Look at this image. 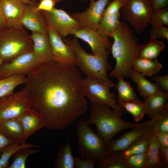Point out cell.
<instances>
[{
  "instance_id": "obj_1",
  "label": "cell",
  "mask_w": 168,
  "mask_h": 168,
  "mask_svg": "<svg viewBox=\"0 0 168 168\" xmlns=\"http://www.w3.org/2000/svg\"><path fill=\"white\" fill-rule=\"evenodd\" d=\"M82 79L76 65L54 59L42 63L26 76L24 84L30 96L31 109L41 116L45 127L65 128L86 111Z\"/></svg>"
},
{
  "instance_id": "obj_2",
  "label": "cell",
  "mask_w": 168,
  "mask_h": 168,
  "mask_svg": "<svg viewBox=\"0 0 168 168\" xmlns=\"http://www.w3.org/2000/svg\"><path fill=\"white\" fill-rule=\"evenodd\" d=\"M114 41L111 51L116 63L109 73L110 77L118 78L129 77L133 69L134 61L138 58L140 44L138 38L125 21L120 22L113 33Z\"/></svg>"
},
{
  "instance_id": "obj_3",
  "label": "cell",
  "mask_w": 168,
  "mask_h": 168,
  "mask_svg": "<svg viewBox=\"0 0 168 168\" xmlns=\"http://www.w3.org/2000/svg\"><path fill=\"white\" fill-rule=\"evenodd\" d=\"M64 42L73 51L76 65L87 77L95 78L110 88L115 87L116 84L109 78L107 72L111 69L108 61L109 54L96 56L87 53L80 45L77 38H64Z\"/></svg>"
},
{
  "instance_id": "obj_4",
  "label": "cell",
  "mask_w": 168,
  "mask_h": 168,
  "mask_svg": "<svg viewBox=\"0 0 168 168\" xmlns=\"http://www.w3.org/2000/svg\"><path fill=\"white\" fill-rule=\"evenodd\" d=\"M91 103L90 117L87 121L90 124L96 125L98 134L106 143L121 131L133 127V124L122 119L124 111L111 110L105 105Z\"/></svg>"
},
{
  "instance_id": "obj_5",
  "label": "cell",
  "mask_w": 168,
  "mask_h": 168,
  "mask_svg": "<svg viewBox=\"0 0 168 168\" xmlns=\"http://www.w3.org/2000/svg\"><path fill=\"white\" fill-rule=\"evenodd\" d=\"M33 47L30 35L24 28L6 26L0 29V57L3 58V62L23 53L33 51Z\"/></svg>"
},
{
  "instance_id": "obj_6",
  "label": "cell",
  "mask_w": 168,
  "mask_h": 168,
  "mask_svg": "<svg viewBox=\"0 0 168 168\" xmlns=\"http://www.w3.org/2000/svg\"><path fill=\"white\" fill-rule=\"evenodd\" d=\"M86 120H79L77 124L78 152L82 159L92 158L97 161L109 153L107 143L91 128Z\"/></svg>"
},
{
  "instance_id": "obj_7",
  "label": "cell",
  "mask_w": 168,
  "mask_h": 168,
  "mask_svg": "<svg viewBox=\"0 0 168 168\" xmlns=\"http://www.w3.org/2000/svg\"><path fill=\"white\" fill-rule=\"evenodd\" d=\"M120 10L123 18L138 34L142 32L150 23L154 10L148 0H127Z\"/></svg>"
},
{
  "instance_id": "obj_8",
  "label": "cell",
  "mask_w": 168,
  "mask_h": 168,
  "mask_svg": "<svg viewBox=\"0 0 168 168\" xmlns=\"http://www.w3.org/2000/svg\"><path fill=\"white\" fill-rule=\"evenodd\" d=\"M81 87L83 95L90 99L91 102L124 111L118 105L115 94L110 92V88L97 79L87 77L82 79Z\"/></svg>"
},
{
  "instance_id": "obj_9",
  "label": "cell",
  "mask_w": 168,
  "mask_h": 168,
  "mask_svg": "<svg viewBox=\"0 0 168 168\" xmlns=\"http://www.w3.org/2000/svg\"><path fill=\"white\" fill-rule=\"evenodd\" d=\"M31 108L29 92L25 86L20 91L0 98V123L16 118L26 110Z\"/></svg>"
},
{
  "instance_id": "obj_10",
  "label": "cell",
  "mask_w": 168,
  "mask_h": 168,
  "mask_svg": "<svg viewBox=\"0 0 168 168\" xmlns=\"http://www.w3.org/2000/svg\"><path fill=\"white\" fill-rule=\"evenodd\" d=\"M43 63L33 51L22 53L0 66V79L19 75L26 76Z\"/></svg>"
},
{
  "instance_id": "obj_11",
  "label": "cell",
  "mask_w": 168,
  "mask_h": 168,
  "mask_svg": "<svg viewBox=\"0 0 168 168\" xmlns=\"http://www.w3.org/2000/svg\"><path fill=\"white\" fill-rule=\"evenodd\" d=\"M48 28L53 30L61 37L72 35L82 27L70 15L55 8L50 12L41 11Z\"/></svg>"
},
{
  "instance_id": "obj_12",
  "label": "cell",
  "mask_w": 168,
  "mask_h": 168,
  "mask_svg": "<svg viewBox=\"0 0 168 168\" xmlns=\"http://www.w3.org/2000/svg\"><path fill=\"white\" fill-rule=\"evenodd\" d=\"M130 131L125 133L119 138L111 140L107 143L109 152L122 151L138 139L149 135L155 130L152 119L142 123L133 124Z\"/></svg>"
},
{
  "instance_id": "obj_13",
  "label": "cell",
  "mask_w": 168,
  "mask_h": 168,
  "mask_svg": "<svg viewBox=\"0 0 168 168\" xmlns=\"http://www.w3.org/2000/svg\"><path fill=\"white\" fill-rule=\"evenodd\" d=\"M110 0H92L89 7L82 12H76L70 15L82 27L96 31L104 11Z\"/></svg>"
},
{
  "instance_id": "obj_14",
  "label": "cell",
  "mask_w": 168,
  "mask_h": 168,
  "mask_svg": "<svg viewBox=\"0 0 168 168\" xmlns=\"http://www.w3.org/2000/svg\"><path fill=\"white\" fill-rule=\"evenodd\" d=\"M73 35L87 43L90 46L93 55L100 56L109 54L111 51L112 43L108 38L100 35L96 30L82 27Z\"/></svg>"
},
{
  "instance_id": "obj_15",
  "label": "cell",
  "mask_w": 168,
  "mask_h": 168,
  "mask_svg": "<svg viewBox=\"0 0 168 168\" xmlns=\"http://www.w3.org/2000/svg\"><path fill=\"white\" fill-rule=\"evenodd\" d=\"M48 34L53 59L65 64L76 65L75 54L62 37L52 29L48 28Z\"/></svg>"
},
{
  "instance_id": "obj_16",
  "label": "cell",
  "mask_w": 168,
  "mask_h": 168,
  "mask_svg": "<svg viewBox=\"0 0 168 168\" xmlns=\"http://www.w3.org/2000/svg\"><path fill=\"white\" fill-rule=\"evenodd\" d=\"M37 3L26 4L24 8L21 22L23 27L32 32H48V27L41 11H37Z\"/></svg>"
},
{
  "instance_id": "obj_17",
  "label": "cell",
  "mask_w": 168,
  "mask_h": 168,
  "mask_svg": "<svg viewBox=\"0 0 168 168\" xmlns=\"http://www.w3.org/2000/svg\"><path fill=\"white\" fill-rule=\"evenodd\" d=\"M1 2L6 26L24 28L21 21L26 4L19 0H1Z\"/></svg>"
},
{
  "instance_id": "obj_18",
  "label": "cell",
  "mask_w": 168,
  "mask_h": 168,
  "mask_svg": "<svg viewBox=\"0 0 168 168\" xmlns=\"http://www.w3.org/2000/svg\"><path fill=\"white\" fill-rule=\"evenodd\" d=\"M16 118L22 126L26 140L36 131L45 127L42 118L31 108L26 110Z\"/></svg>"
},
{
  "instance_id": "obj_19",
  "label": "cell",
  "mask_w": 168,
  "mask_h": 168,
  "mask_svg": "<svg viewBox=\"0 0 168 168\" xmlns=\"http://www.w3.org/2000/svg\"><path fill=\"white\" fill-rule=\"evenodd\" d=\"M30 36L33 44V51L42 63L53 59L48 32H32Z\"/></svg>"
},
{
  "instance_id": "obj_20",
  "label": "cell",
  "mask_w": 168,
  "mask_h": 168,
  "mask_svg": "<svg viewBox=\"0 0 168 168\" xmlns=\"http://www.w3.org/2000/svg\"><path fill=\"white\" fill-rule=\"evenodd\" d=\"M0 130L14 143L22 144L26 142L22 127L16 118L0 122Z\"/></svg>"
},
{
  "instance_id": "obj_21",
  "label": "cell",
  "mask_w": 168,
  "mask_h": 168,
  "mask_svg": "<svg viewBox=\"0 0 168 168\" xmlns=\"http://www.w3.org/2000/svg\"><path fill=\"white\" fill-rule=\"evenodd\" d=\"M168 93L159 90L144 99L143 102L146 114L152 119L168 104Z\"/></svg>"
},
{
  "instance_id": "obj_22",
  "label": "cell",
  "mask_w": 168,
  "mask_h": 168,
  "mask_svg": "<svg viewBox=\"0 0 168 168\" xmlns=\"http://www.w3.org/2000/svg\"><path fill=\"white\" fill-rule=\"evenodd\" d=\"M129 77L137 84L139 95L144 99L160 90L155 83L152 82L145 76L134 69L131 72Z\"/></svg>"
},
{
  "instance_id": "obj_23",
  "label": "cell",
  "mask_w": 168,
  "mask_h": 168,
  "mask_svg": "<svg viewBox=\"0 0 168 168\" xmlns=\"http://www.w3.org/2000/svg\"><path fill=\"white\" fill-rule=\"evenodd\" d=\"M160 147L157 133L155 130L149 136V144L146 152L147 168L163 167L159 158Z\"/></svg>"
},
{
  "instance_id": "obj_24",
  "label": "cell",
  "mask_w": 168,
  "mask_h": 168,
  "mask_svg": "<svg viewBox=\"0 0 168 168\" xmlns=\"http://www.w3.org/2000/svg\"><path fill=\"white\" fill-rule=\"evenodd\" d=\"M162 64L157 58L151 59L137 58L134 62L133 69L145 76L151 77L158 74L162 68Z\"/></svg>"
},
{
  "instance_id": "obj_25",
  "label": "cell",
  "mask_w": 168,
  "mask_h": 168,
  "mask_svg": "<svg viewBox=\"0 0 168 168\" xmlns=\"http://www.w3.org/2000/svg\"><path fill=\"white\" fill-rule=\"evenodd\" d=\"M122 77L118 78L115 87L117 91L118 104L120 106L128 102H140V101L129 82L125 81Z\"/></svg>"
},
{
  "instance_id": "obj_26",
  "label": "cell",
  "mask_w": 168,
  "mask_h": 168,
  "mask_svg": "<svg viewBox=\"0 0 168 168\" xmlns=\"http://www.w3.org/2000/svg\"><path fill=\"white\" fill-rule=\"evenodd\" d=\"M165 47L162 41L150 37L149 41L144 45H140L138 58L153 59L157 58L160 52Z\"/></svg>"
},
{
  "instance_id": "obj_27",
  "label": "cell",
  "mask_w": 168,
  "mask_h": 168,
  "mask_svg": "<svg viewBox=\"0 0 168 168\" xmlns=\"http://www.w3.org/2000/svg\"><path fill=\"white\" fill-rule=\"evenodd\" d=\"M120 12L114 15L102 16L97 32L102 36L112 37L120 23Z\"/></svg>"
},
{
  "instance_id": "obj_28",
  "label": "cell",
  "mask_w": 168,
  "mask_h": 168,
  "mask_svg": "<svg viewBox=\"0 0 168 168\" xmlns=\"http://www.w3.org/2000/svg\"><path fill=\"white\" fill-rule=\"evenodd\" d=\"M75 157L73 156L69 142L61 146L56 159V168H74Z\"/></svg>"
},
{
  "instance_id": "obj_29",
  "label": "cell",
  "mask_w": 168,
  "mask_h": 168,
  "mask_svg": "<svg viewBox=\"0 0 168 168\" xmlns=\"http://www.w3.org/2000/svg\"><path fill=\"white\" fill-rule=\"evenodd\" d=\"M96 165L101 168H127L121 151L109 152L103 159L97 161Z\"/></svg>"
},
{
  "instance_id": "obj_30",
  "label": "cell",
  "mask_w": 168,
  "mask_h": 168,
  "mask_svg": "<svg viewBox=\"0 0 168 168\" xmlns=\"http://www.w3.org/2000/svg\"><path fill=\"white\" fill-rule=\"evenodd\" d=\"M38 147L36 145L26 142L22 144L13 143L7 145L0 152L1 153L0 157V168H8L10 158L19 150L26 147Z\"/></svg>"
},
{
  "instance_id": "obj_31",
  "label": "cell",
  "mask_w": 168,
  "mask_h": 168,
  "mask_svg": "<svg viewBox=\"0 0 168 168\" xmlns=\"http://www.w3.org/2000/svg\"><path fill=\"white\" fill-rule=\"evenodd\" d=\"M26 76L19 75L0 79V98L13 93L18 86L24 84Z\"/></svg>"
},
{
  "instance_id": "obj_32",
  "label": "cell",
  "mask_w": 168,
  "mask_h": 168,
  "mask_svg": "<svg viewBox=\"0 0 168 168\" xmlns=\"http://www.w3.org/2000/svg\"><path fill=\"white\" fill-rule=\"evenodd\" d=\"M150 134L138 139L121 151L123 157L125 159L132 155L146 152L149 144Z\"/></svg>"
},
{
  "instance_id": "obj_33",
  "label": "cell",
  "mask_w": 168,
  "mask_h": 168,
  "mask_svg": "<svg viewBox=\"0 0 168 168\" xmlns=\"http://www.w3.org/2000/svg\"><path fill=\"white\" fill-rule=\"evenodd\" d=\"M32 147L22 148L16 152L12 156V160L8 168H25L26 161L30 155L39 152L40 150Z\"/></svg>"
},
{
  "instance_id": "obj_34",
  "label": "cell",
  "mask_w": 168,
  "mask_h": 168,
  "mask_svg": "<svg viewBox=\"0 0 168 168\" xmlns=\"http://www.w3.org/2000/svg\"><path fill=\"white\" fill-rule=\"evenodd\" d=\"M120 106L132 115L134 120L139 122L146 114L143 102H128L121 104Z\"/></svg>"
},
{
  "instance_id": "obj_35",
  "label": "cell",
  "mask_w": 168,
  "mask_h": 168,
  "mask_svg": "<svg viewBox=\"0 0 168 168\" xmlns=\"http://www.w3.org/2000/svg\"><path fill=\"white\" fill-rule=\"evenodd\" d=\"M152 119L157 132L168 133V104Z\"/></svg>"
},
{
  "instance_id": "obj_36",
  "label": "cell",
  "mask_w": 168,
  "mask_h": 168,
  "mask_svg": "<svg viewBox=\"0 0 168 168\" xmlns=\"http://www.w3.org/2000/svg\"><path fill=\"white\" fill-rule=\"evenodd\" d=\"M150 23L152 26H168V8L166 7L154 10Z\"/></svg>"
},
{
  "instance_id": "obj_37",
  "label": "cell",
  "mask_w": 168,
  "mask_h": 168,
  "mask_svg": "<svg viewBox=\"0 0 168 168\" xmlns=\"http://www.w3.org/2000/svg\"><path fill=\"white\" fill-rule=\"evenodd\" d=\"M127 168H147L146 152L131 155L125 158Z\"/></svg>"
},
{
  "instance_id": "obj_38",
  "label": "cell",
  "mask_w": 168,
  "mask_h": 168,
  "mask_svg": "<svg viewBox=\"0 0 168 168\" xmlns=\"http://www.w3.org/2000/svg\"><path fill=\"white\" fill-rule=\"evenodd\" d=\"M127 0H113L105 7L102 16L116 14L120 12V10L124 6Z\"/></svg>"
},
{
  "instance_id": "obj_39",
  "label": "cell",
  "mask_w": 168,
  "mask_h": 168,
  "mask_svg": "<svg viewBox=\"0 0 168 168\" xmlns=\"http://www.w3.org/2000/svg\"><path fill=\"white\" fill-rule=\"evenodd\" d=\"M151 37L155 39L168 40V28L165 26H152L150 32Z\"/></svg>"
},
{
  "instance_id": "obj_40",
  "label": "cell",
  "mask_w": 168,
  "mask_h": 168,
  "mask_svg": "<svg viewBox=\"0 0 168 168\" xmlns=\"http://www.w3.org/2000/svg\"><path fill=\"white\" fill-rule=\"evenodd\" d=\"M96 160L92 158L80 159L77 156L75 157L74 168H93L96 165Z\"/></svg>"
},
{
  "instance_id": "obj_41",
  "label": "cell",
  "mask_w": 168,
  "mask_h": 168,
  "mask_svg": "<svg viewBox=\"0 0 168 168\" xmlns=\"http://www.w3.org/2000/svg\"><path fill=\"white\" fill-rule=\"evenodd\" d=\"M37 3L35 10L38 11L50 12L55 8L56 2L53 0H40Z\"/></svg>"
},
{
  "instance_id": "obj_42",
  "label": "cell",
  "mask_w": 168,
  "mask_h": 168,
  "mask_svg": "<svg viewBox=\"0 0 168 168\" xmlns=\"http://www.w3.org/2000/svg\"><path fill=\"white\" fill-rule=\"evenodd\" d=\"M160 90L168 93V74L152 77Z\"/></svg>"
},
{
  "instance_id": "obj_43",
  "label": "cell",
  "mask_w": 168,
  "mask_h": 168,
  "mask_svg": "<svg viewBox=\"0 0 168 168\" xmlns=\"http://www.w3.org/2000/svg\"><path fill=\"white\" fill-rule=\"evenodd\" d=\"M159 158L162 166L168 167V147H160Z\"/></svg>"
},
{
  "instance_id": "obj_44",
  "label": "cell",
  "mask_w": 168,
  "mask_h": 168,
  "mask_svg": "<svg viewBox=\"0 0 168 168\" xmlns=\"http://www.w3.org/2000/svg\"><path fill=\"white\" fill-rule=\"evenodd\" d=\"M157 133L160 147H168V133L157 132Z\"/></svg>"
},
{
  "instance_id": "obj_45",
  "label": "cell",
  "mask_w": 168,
  "mask_h": 168,
  "mask_svg": "<svg viewBox=\"0 0 168 168\" xmlns=\"http://www.w3.org/2000/svg\"><path fill=\"white\" fill-rule=\"evenodd\" d=\"M152 6L154 10L166 7L168 0H148Z\"/></svg>"
},
{
  "instance_id": "obj_46",
  "label": "cell",
  "mask_w": 168,
  "mask_h": 168,
  "mask_svg": "<svg viewBox=\"0 0 168 168\" xmlns=\"http://www.w3.org/2000/svg\"><path fill=\"white\" fill-rule=\"evenodd\" d=\"M14 143L0 130V152L7 145Z\"/></svg>"
},
{
  "instance_id": "obj_47",
  "label": "cell",
  "mask_w": 168,
  "mask_h": 168,
  "mask_svg": "<svg viewBox=\"0 0 168 168\" xmlns=\"http://www.w3.org/2000/svg\"><path fill=\"white\" fill-rule=\"evenodd\" d=\"M6 26V25L2 7L1 0H0V29Z\"/></svg>"
},
{
  "instance_id": "obj_48",
  "label": "cell",
  "mask_w": 168,
  "mask_h": 168,
  "mask_svg": "<svg viewBox=\"0 0 168 168\" xmlns=\"http://www.w3.org/2000/svg\"><path fill=\"white\" fill-rule=\"evenodd\" d=\"M19 0L25 4H31V3H34V2H31L30 0Z\"/></svg>"
},
{
  "instance_id": "obj_49",
  "label": "cell",
  "mask_w": 168,
  "mask_h": 168,
  "mask_svg": "<svg viewBox=\"0 0 168 168\" xmlns=\"http://www.w3.org/2000/svg\"><path fill=\"white\" fill-rule=\"evenodd\" d=\"M3 61V59L2 58L0 57V66Z\"/></svg>"
},
{
  "instance_id": "obj_50",
  "label": "cell",
  "mask_w": 168,
  "mask_h": 168,
  "mask_svg": "<svg viewBox=\"0 0 168 168\" xmlns=\"http://www.w3.org/2000/svg\"><path fill=\"white\" fill-rule=\"evenodd\" d=\"M55 1L56 3L60 2L63 0H53Z\"/></svg>"
},
{
  "instance_id": "obj_51",
  "label": "cell",
  "mask_w": 168,
  "mask_h": 168,
  "mask_svg": "<svg viewBox=\"0 0 168 168\" xmlns=\"http://www.w3.org/2000/svg\"><path fill=\"white\" fill-rule=\"evenodd\" d=\"M30 0L32 2H35L37 0Z\"/></svg>"
},
{
  "instance_id": "obj_52",
  "label": "cell",
  "mask_w": 168,
  "mask_h": 168,
  "mask_svg": "<svg viewBox=\"0 0 168 168\" xmlns=\"http://www.w3.org/2000/svg\"><path fill=\"white\" fill-rule=\"evenodd\" d=\"M82 1H91V0H82Z\"/></svg>"
},
{
  "instance_id": "obj_53",
  "label": "cell",
  "mask_w": 168,
  "mask_h": 168,
  "mask_svg": "<svg viewBox=\"0 0 168 168\" xmlns=\"http://www.w3.org/2000/svg\"></svg>"
}]
</instances>
